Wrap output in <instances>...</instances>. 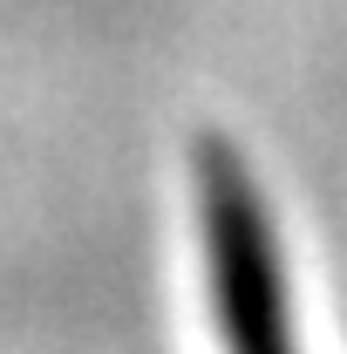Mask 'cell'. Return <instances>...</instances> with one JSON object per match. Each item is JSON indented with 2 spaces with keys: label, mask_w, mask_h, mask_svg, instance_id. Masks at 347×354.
Listing matches in <instances>:
<instances>
[{
  "label": "cell",
  "mask_w": 347,
  "mask_h": 354,
  "mask_svg": "<svg viewBox=\"0 0 347 354\" xmlns=\"http://www.w3.org/2000/svg\"><path fill=\"white\" fill-rule=\"evenodd\" d=\"M198 239H205V293L225 354H300L293 286L279 266L265 198L225 136L198 150Z\"/></svg>",
  "instance_id": "obj_1"
}]
</instances>
